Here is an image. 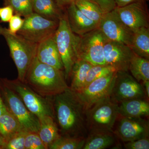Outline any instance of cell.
<instances>
[{
	"instance_id": "1",
	"label": "cell",
	"mask_w": 149,
	"mask_h": 149,
	"mask_svg": "<svg viewBox=\"0 0 149 149\" xmlns=\"http://www.w3.org/2000/svg\"><path fill=\"white\" fill-rule=\"evenodd\" d=\"M54 119L61 136L86 139L88 136L86 110L70 88L53 97Z\"/></svg>"
},
{
	"instance_id": "2",
	"label": "cell",
	"mask_w": 149,
	"mask_h": 149,
	"mask_svg": "<svg viewBox=\"0 0 149 149\" xmlns=\"http://www.w3.org/2000/svg\"><path fill=\"white\" fill-rule=\"evenodd\" d=\"M65 80L63 71L41 62L36 56L24 82L40 95L53 97L69 88Z\"/></svg>"
},
{
	"instance_id": "3",
	"label": "cell",
	"mask_w": 149,
	"mask_h": 149,
	"mask_svg": "<svg viewBox=\"0 0 149 149\" xmlns=\"http://www.w3.org/2000/svg\"><path fill=\"white\" fill-rule=\"evenodd\" d=\"M0 35L5 39L10 56L17 68V79L24 82L29 67L36 56L38 44L30 42L18 34H13L0 26Z\"/></svg>"
},
{
	"instance_id": "4",
	"label": "cell",
	"mask_w": 149,
	"mask_h": 149,
	"mask_svg": "<svg viewBox=\"0 0 149 149\" xmlns=\"http://www.w3.org/2000/svg\"><path fill=\"white\" fill-rule=\"evenodd\" d=\"M119 116L118 104L110 96L102 99L86 110L88 134L112 133Z\"/></svg>"
},
{
	"instance_id": "5",
	"label": "cell",
	"mask_w": 149,
	"mask_h": 149,
	"mask_svg": "<svg viewBox=\"0 0 149 149\" xmlns=\"http://www.w3.org/2000/svg\"><path fill=\"white\" fill-rule=\"evenodd\" d=\"M0 93L6 108L26 131L38 133L40 120L29 111L19 96L9 86L5 78L0 77Z\"/></svg>"
},
{
	"instance_id": "6",
	"label": "cell",
	"mask_w": 149,
	"mask_h": 149,
	"mask_svg": "<svg viewBox=\"0 0 149 149\" xmlns=\"http://www.w3.org/2000/svg\"><path fill=\"white\" fill-rule=\"evenodd\" d=\"M77 35L71 31L65 12L59 20L54 38L59 53L66 80L70 77L72 66L77 59L76 53Z\"/></svg>"
},
{
	"instance_id": "7",
	"label": "cell",
	"mask_w": 149,
	"mask_h": 149,
	"mask_svg": "<svg viewBox=\"0 0 149 149\" xmlns=\"http://www.w3.org/2000/svg\"><path fill=\"white\" fill-rule=\"evenodd\" d=\"M5 79L9 86L19 96L29 111L39 119L45 116L54 118L53 97H46L40 95L26 83L17 78L15 80Z\"/></svg>"
},
{
	"instance_id": "8",
	"label": "cell",
	"mask_w": 149,
	"mask_h": 149,
	"mask_svg": "<svg viewBox=\"0 0 149 149\" xmlns=\"http://www.w3.org/2000/svg\"><path fill=\"white\" fill-rule=\"evenodd\" d=\"M107 39L98 28L77 36V59L95 65H104V45Z\"/></svg>"
},
{
	"instance_id": "9",
	"label": "cell",
	"mask_w": 149,
	"mask_h": 149,
	"mask_svg": "<svg viewBox=\"0 0 149 149\" xmlns=\"http://www.w3.org/2000/svg\"><path fill=\"white\" fill-rule=\"evenodd\" d=\"M59 21L48 19L32 13L24 17L22 27L17 34L32 42L39 44L54 35Z\"/></svg>"
},
{
	"instance_id": "10",
	"label": "cell",
	"mask_w": 149,
	"mask_h": 149,
	"mask_svg": "<svg viewBox=\"0 0 149 149\" xmlns=\"http://www.w3.org/2000/svg\"><path fill=\"white\" fill-rule=\"evenodd\" d=\"M109 96L118 104L132 99H146V97L143 86L125 71L116 72Z\"/></svg>"
},
{
	"instance_id": "11",
	"label": "cell",
	"mask_w": 149,
	"mask_h": 149,
	"mask_svg": "<svg viewBox=\"0 0 149 149\" xmlns=\"http://www.w3.org/2000/svg\"><path fill=\"white\" fill-rule=\"evenodd\" d=\"M116 72L94 80L79 91H74L86 110L99 101L110 96Z\"/></svg>"
},
{
	"instance_id": "12",
	"label": "cell",
	"mask_w": 149,
	"mask_h": 149,
	"mask_svg": "<svg viewBox=\"0 0 149 149\" xmlns=\"http://www.w3.org/2000/svg\"><path fill=\"white\" fill-rule=\"evenodd\" d=\"M98 28L107 40L130 47L133 32L123 24L115 9L104 14Z\"/></svg>"
},
{
	"instance_id": "13",
	"label": "cell",
	"mask_w": 149,
	"mask_h": 149,
	"mask_svg": "<svg viewBox=\"0 0 149 149\" xmlns=\"http://www.w3.org/2000/svg\"><path fill=\"white\" fill-rule=\"evenodd\" d=\"M115 10L123 24L133 32L143 27H149L147 2H138L121 7H116Z\"/></svg>"
},
{
	"instance_id": "14",
	"label": "cell",
	"mask_w": 149,
	"mask_h": 149,
	"mask_svg": "<svg viewBox=\"0 0 149 149\" xmlns=\"http://www.w3.org/2000/svg\"><path fill=\"white\" fill-rule=\"evenodd\" d=\"M133 53L131 49L123 43L107 40L104 45L105 64L116 71L128 72Z\"/></svg>"
},
{
	"instance_id": "15",
	"label": "cell",
	"mask_w": 149,
	"mask_h": 149,
	"mask_svg": "<svg viewBox=\"0 0 149 149\" xmlns=\"http://www.w3.org/2000/svg\"><path fill=\"white\" fill-rule=\"evenodd\" d=\"M121 118L113 133L123 142L148 138L149 125L148 120L143 118Z\"/></svg>"
},
{
	"instance_id": "16",
	"label": "cell",
	"mask_w": 149,
	"mask_h": 149,
	"mask_svg": "<svg viewBox=\"0 0 149 149\" xmlns=\"http://www.w3.org/2000/svg\"><path fill=\"white\" fill-rule=\"evenodd\" d=\"M69 27L75 35H82L98 28V24L85 16L74 2L65 9Z\"/></svg>"
},
{
	"instance_id": "17",
	"label": "cell",
	"mask_w": 149,
	"mask_h": 149,
	"mask_svg": "<svg viewBox=\"0 0 149 149\" xmlns=\"http://www.w3.org/2000/svg\"><path fill=\"white\" fill-rule=\"evenodd\" d=\"M36 58L43 63L63 71V65L54 35L38 44Z\"/></svg>"
},
{
	"instance_id": "18",
	"label": "cell",
	"mask_w": 149,
	"mask_h": 149,
	"mask_svg": "<svg viewBox=\"0 0 149 149\" xmlns=\"http://www.w3.org/2000/svg\"><path fill=\"white\" fill-rule=\"evenodd\" d=\"M118 113L121 117L144 118L149 115V104L145 98L132 99L118 104Z\"/></svg>"
},
{
	"instance_id": "19",
	"label": "cell",
	"mask_w": 149,
	"mask_h": 149,
	"mask_svg": "<svg viewBox=\"0 0 149 149\" xmlns=\"http://www.w3.org/2000/svg\"><path fill=\"white\" fill-rule=\"evenodd\" d=\"M40 128L38 135L47 149L61 137L57 125L53 117L45 116L39 118Z\"/></svg>"
},
{
	"instance_id": "20",
	"label": "cell",
	"mask_w": 149,
	"mask_h": 149,
	"mask_svg": "<svg viewBox=\"0 0 149 149\" xmlns=\"http://www.w3.org/2000/svg\"><path fill=\"white\" fill-rule=\"evenodd\" d=\"M33 12L48 19L59 21L63 13L54 0H31Z\"/></svg>"
},
{
	"instance_id": "21",
	"label": "cell",
	"mask_w": 149,
	"mask_h": 149,
	"mask_svg": "<svg viewBox=\"0 0 149 149\" xmlns=\"http://www.w3.org/2000/svg\"><path fill=\"white\" fill-rule=\"evenodd\" d=\"M129 47L134 53L149 59V27H143L133 32Z\"/></svg>"
},
{
	"instance_id": "22",
	"label": "cell",
	"mask_w": 149,
	"mask_h": 149,
	"mask_svg": "<svg viewBox=\"0 0 149 149\" xmlns=\"http://www.w3.org/2000/svg\"><path fill=\"white\" fill-rule=\"evenodd\" d=\"M93 65L83 60L77 59L72 66L70 77L71 83L69 88L76 92L83 88L89 70Z\"/></svg>"
},
{
	"instance_id": "23",
	"label": "cell",
	"mask_w": 149,
	"mask_h": 149,
	"mask_svg": "<svg viewBox=\"0 0 149 149\" xmlns=\"http://www.w3.org/2000/svg\"><path fill=\"white\" fill-rule=\"evenodd\" d=\"M22 130L25 129L16 118L6 108L0 115V134L6 143L14 134Z\"/></svg>"
},
{
	"instance_id": "24",
	"label": "cell",
	"mask_w": 149,
	"mask_h": 149,
	"mask_svg": "<svg viewBox=\"0 0 149 149\" xmlns=\"http://www.w3.org/2000/svg\"><path fill=\"white\" fill-rule=\"evenodd\" d=\"M116 141L113 132L89 133L82 149H106L114 145Z\"/></svg>"
},
{
	"instance_id": "25",
	"label": "cell",
	"mask_w": 149,
	"mask_h": 149,
	"mask_svg": "<svg viewBox=\"0 0 149 149\" xmlns=\"http://www.w3.org/2000/svg\"><path fill=\"white\" fill-rule=\"evenodd\" d=\"M129 70L138 82L149 81V59L140 56L133 52Z\"/></svg>"
},
{
	"instance_id": "26",
	"label": "cell",
	"mask_w": 149,
	"mask_h": 149,
	"mask_svg": "<svg viewBox=\"0 0 149 149\" xmlns=\"http://www.w3.org/2000/svg\"><path fill=\"white\" fill-rule=\"evenodd\" d=\"M74 3L85 16L99 24L104 13L98 5L91 0H76Z\"/></svg>"
},
{
	"instance_id": "27",
	"label": "cell",
	"mask_w": 149,
	"mask_h": 149,
	"mask_svg": "<svg viewBox=\"0 0 149 149\" xmlns=\"http://www.w3.org/2000/svg\"><path fill=\"white\" fill-rule=\"evenodd\" d=\"M85 139L61 136L49 147V149H82Z\"/></svg>"
},
{
	"instance_id": "28",
	"label": "cell",
	"mask_w": 149,
	"mask_h": 149,
	"mask_svg": "<svg viewBox=\"0 0 149 149\" xmlns=\"http://www.w3.org/2000/svg\"><path fill=\"white\" fill-rule=\"evenodd\" d=\"M115 72L114 68L107 65H93L88 71L83 88L94 80Z\"/></svg>"
},
{
	"instance_id": "29",
	"label": "cell",
	"mask_w": 149,
	"mask_h": 149,
	"mask_svg": "<svg viewBox=\"0 0 149 149\" xmlns=\"http://www.w3.org/2000/svg\"><path fill=\"white\" fill-rule=\"evenodd\" d=\"M5 5L9 6L14 13L26 17L33 13L31 0H4Z\"/></svg>"
},
{
	"instance_id": "30",
	"label": "cell",
	"mask_w": 149,
	"mask_h": 149,
	"mask_svg": "<svg viewBox=\"0 0 149 149\" xmlns=\"http://www.w3.org/2000/svg\"><path fill=\"white\" fill-rule=\"evenodd\" d=\"M27 131L22 130L6 141L4 149H24V141Z\"/></svg>"
},
{
	"instance_id": "31",
	"label": "cell",
	"mask_w": 149,
	"mask_h": 149,
	"mask_svg": "<svg viewBox=\"0 0 149 149\" xmlns=\"http://www.w3.org/2000/svg\"><path fill=\"white\" fill-rule=\"evenodd\" d=\"M24 149H47L38 133L27 131L24 141Z\"/></svg>"
},
{
	"instance_id": "32",
	"label": "cell",
	"mask_w": 149,
	"mask_h": 149,
	"mask_svg": "<svg viewBox=\"0 0 149 149\" xmlns=\"http://www.w3.org/2000/svg\"><path fill=\"white\" fill-rule=\"evenodd\" d=\"M124 146L127 149H149L148 138L125 142Z\"/></svg>"
},
{
	"instance_id": "33",
	"label": "cell",
	"mask_w": 149,
	"mask_h": 149,
	"mask_svg": "<svg viewBox=\"0 0 149 149\" xmlns=\"http://www.w3.org/2000/svg\"><path fill=\"white\" fill-rule=\"evenodd\" d=\"M24 19L17 14L13 15L9 21V31L13 34H17L22 27Z\"/></svg>"
},
{
	"instance_id": "34",
	"label": "cell",
	"mask_w": 149,
	"mask_h": 149,
	"mask_svg": "<svg viewBox=\"0 0 149 149\" xmlns=\"http://www.w3.org/2000/svg\"><path fill=\"white\" fill-rule=\"evenodd\" d=\"M98 5L104 13L113 10L116 7L114 0H91Z\"/></svg>"
},
{
	"instance_id": "35",
	"label": "cell",
	"mask_w": 149,
	"mask_h": 149,
	"mask_svg": "<svg viewBox=\"0 0 149 149\" xmlns=\"http://www.w3.org/2000/svg\"><path fill=\"white\" fill-rule=\"evenodd\" d=\"M14 13L13 9L10 6H5L3 7L0 8V20L2 22H9Z\"/></svg>"
},
{
	"instance_id": "36",
	"label": "cell",
	"mask_w": 149,
	"mask_h": 149,
	"mask_svg": "<svg viewBox=\"0 0 149 149\" xmlns=\"http://www.w3.org/2000/svg\"><path fill=\"white\" fill-rule=\"evenodd\" d=\"M148 0H114L117 7H121L133 3L146 1Z\"/></svg>"
},
{
	"instance_id": "37",
	"label": "cell",
	"mask_w": 149,
	"mask_h": 149,
	"mask_svg": "<svg viewBox=\"0 0 149 149\" xmlns=\"http://www.w3.org/2000/svg\"><path fill=\"white\" fill-rule=\"evenodd\" d=\"M56 4L62 10H65L66 8L76 0H54Z\"/></svg>"
},
{
	"instance_id": "38",
	"label": "cell",
	"mask_w": 149,
	"mask_h": 149,
	"mask_svg": "<svg viewBox=\"0 0 149 149\" xmlns=\"http://www.w3.org/2000/svg\"><path fill=\"white\" fill-rule=\"evenodd\" d=\"M143 82V88L144 91H145V94L147 98L149 99V81H145Z\"/></svg>"
},
{
	"instance_id": "39",
	"label": "cell",
	"mask_w": 149,
	"mask_h": 149,
	"mask_svg": "<svg viewBox=\"0 0 149 149\" xmlns=\"http://www.w3.org/2000/svg\"><path fill=\"white\" fill-rule=\"evenodd\" d=\"M6 107L5 106L3 102L1 95L0 93V115L5 110Z\"/></svg>"
},
{
	"instance_id": "40",
	"label": "cell",
	"mask_w": 149,
	"mask_h": 149,
	"mask_svg": "<svg viewBox=\"0 0 149 149\" xmlns=\"http://www.w3.org/2000/svg\"><path fill=\"white\" fill-rule=\"evenodd\" d=\"M6 145V141L0 134V149H4Z\"/></svg>"
}]
</instances>
